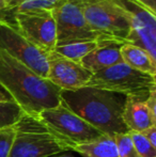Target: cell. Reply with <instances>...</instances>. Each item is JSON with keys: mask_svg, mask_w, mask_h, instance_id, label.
I'll return each instance as SVG.
<instances>
[{"mask_svg": "<svg viewBox=\"0 0 156 157\" xmlns=\"http://www.w3.org/2000/svg\"><path fill=\"white\" fill-rule=\"evenodd\" d=\"M0 86L25 114L33 118L43 110L61 104L60 88L39 76L2 49H0Z\"/></svg>", "mask_w": 156, "mask_h": 157, "instance_id": "cell-1", "label": "cell"}, {"mask_svg": "<svg viewBox=\"0 0 156 157\" xmlns=\"http://www.w3.org/2000/svg\"><path fill=\"white\" fill-rule=\"evenodd\" d=\"M61 104L103 135L113 137L129 132L123 121L126 96L107 90L83 87L61 90Z\"/></svg>", "mask_w": 156, "mask_h": 157, "instance_id": "cell-2", "label": "cell"}, {"mask_svg": "<svg viewBox=\"0 0 156 157\" xmlns=\"http://www.w3.org/2000/svg\"><path fill=\"white\" fill-rule=\"evenodd\" d=\"M14 128L9 157H50L70 151L36 118L24 114Z\"/></svg>", "mask_w": 156, "mask_h": 157, "instance_id": "cell-3", "label": "cell"}, {"mask_svg": "<svg viewBox=\"0 0 156 157\" xmlns=\"http://www.w3.org/2000/svg\"><path fill=\"white\" fill-rule=\"evenodd\" d=\"M86 87L107 90L144 101L151 91L156 89V80L154 76L121 62L94 73Z\"/></svg>", "mask_w": 156, "mask_h": 157, "instance_id": "cell-4", "label": "cell"}, {"mask_svg": "<svg viewBox=\"0 0 156 157\" xmlns=\"http://www.w3.org/2000/svg\"><path fill=\"white\" fill-rule=\"evenodd\" d=\"M36 119L67 145L70 151H73L78 145L91 143L105 136L62 104L55 108L43 110Z\"/></svg>", "mask_w": 156, "mask_h": 157, "instance_id": "cell-5", "label": "cell"}, {"mask_svg": "<svg viewBox=\"0 0 156 157\" xmlns=\"http://www.w3.org/2000/svg\"><path fill=\"white\" fill-rule=\"evenodd\" d=\"M12 19L13 15L9 9L0 17V49L8 52L39 76L47 79V52L28 41L15 28Z\"/></svg>", "mask_w": 156, "mask_h": 157, "instance_id": "cell-6", "label": "cell"}, {"mask_svg": "<svg viewBox=\"0 0 156 157\" xmlns=\"http://www.w3.org/2000/svg\"><path fill=\"white\" fill-rule=\"evenodd\" d=\"M88 25L104 39L127 43L131 32L128 18L112 0H81Z\"/></svg>", "mask_w": 156, "mask_h": 157, "instance_id": "cell-7", "label": "cell"}, {"mask_svg": "<svg viewBox=\"0 0 156 157\" xmlns=\"http://www.w3.org/2000/svg\"><path fill=\"white\" fill-rule=\"evenodd\" d=\"M51 15L57 28L56 46L77 42L109 40L102 37L90 28L83 16L81 0H61Z\"/></svg>", "mask_w": 156, "mask_h": 157, "instance_id": "cell-8", "label": "cell"}, {"mask_svg": "<svg viewBox=\"0 0 156 157\" xmlns=\"http://www.w3.org/2000/svg\"><path fill=\"white\" fill-rule=\"evenodd\" d=\"M124 11L131 25L127 43L144 49L156 63V15L136 0H112Z\"/></svg>", "mask_w": 156, "mask_h": 157, "instance_id": "cell-9", "label": "cell"}, {"mask_svg": "<svg viewBox=\"0 0 156 157\" xmlns=\"http://www.w3.org/2000/svg\"><path fill=\"white\" fill-rule=\"evenodd\" d=\"M13 24L29 42L46 52H52L57 44L56 21L51 12L14 13Z\"/></svg>", "mask_w": 156, "mask_h": 157, "instance_id": "cell-10", "label": "cell"}, {"mask_svg": "<svg viewBox=\"0 0 156 157\" xmlns=\"http://www.w3.org/2000/svg\"><path fill=\"white\" fill-rule=\"evenodd\" d=\"M47 79L61 90H77L88 85L92 73L80 63L74 62L61 55L47 52Z\"/></svg>", "mask_w": 156, "mask_h": 157, "instance_id": "cell-11", "label": "cell"}, {"mask_svg": "<svg viewBox=\"0 0 156 157\" xmlns=\"http://www.w3.org/2000/svg\"><path fill=\"white\" fill-rule=\"evenodd\" d=\"M123 44L125 43L117 40H98L97 47L81 59L80 64L94 74L123 62L120 54V48Z\"/></svg>", "mask_w": 156, "mask_h": 157, "instance_id": "cell-12", "label": "cell"}, {"mask_svg": "<svg viewBox=\"0 0 156 157\" xmlns=\"http://www.w3.org/2000/svg\"><path fill=\"white\" fill-rule=\"evenodd\" d=\"M123 121L129 132H142L152 126H156V116L150 111L146 103L131 97H126Z\"/></svg>", "mask_w": 156, "mask_h": 157, "instance_id": "cell-13", "label": "cell"}, {"mask_svg": "<svg viewBox=\"0 0 156 157\" xmlns=\"http://www.w3.org/2000/svg\"><path fill=\"white\" fill-rule=\"evenodd\" d=\"M120 54L123 62L131 66V68L155 77L156 63L151 59L148 52L141 47L131 43H125L121 46Z\"/></svg>", "mask_w": 156, "mask_h": 157, "instance_id": "cell-14", "label": "cell"}, {"mask_svg": "<svg viewBox=\"0 0 156 157\" xmlns=\"http://www.w3.org/2000/svg\"><path fill=\"white\" fill-rule=\"evenodd\" d=\"M73 151L81 154L82 157H119L115 139L108 136H103L91 143L78 145Z\"/></svg>", "mask_w": 156, "mask_h": 157, "instance_id": "cell-15", "label": "cell"}, {"mask_svg": "<svg viewBox=\"0 0 156 157\" xmlns=\"http://www.w3.org/2000/svg\"><path fill=\"white\" fill-rule=\"evenodd\" d=\"M98 45V41L90 42H77V43L65 44V45L56 46L54 49L55 52L74 61L80 63L81 59L85 58L88 54L93 52Z\"/></svg>", "mask_w": 156, "mask_h": 157, "instance_id": "cell-16", "label": "cell"}, {"mask_svg": "<svg viewBox=\"0 0 156 157\" xmlns=\"http://www.w3.org/2000/svg\"><path fill=\"white\" fill-rule=\"evenodd\" d=\"M25 112L15 101L0 103V129L13 127L23 118Z\"/></svg>", "mask_w": 156, "mask_h": 157, "instance_id": "cell-17", "label": "cell"}, {"mask_svg": "<svg viewBox=\"0 0 156 157\" xmlns=\"http://www.w3.org/2000/svg\"><path fill=\"white\" fill-rule=\"evenodd\" d=\"M61 0H23L14 9H11V13H28V12H52L60 4Z\"/></svg>", "mask_w": 156, "mask_h": 157, "instance_id": "cell-18", "label": "cell"}, {"mask_svg": "<svg viewBox=\"0 0 156 157\" xmlns=\"http://www.w3.org/2000/svg\"><path fill=\"white\" fill-rule=\"evenodd\" d=\"M133 144L140 157H156V147H153L141 132H129Z\"/></svg>", "mask_w": 156, "mask_h": 157, "instance_id": "cell-19", "label": "cell"}, {"mask_svg": "<svg viewBox=\"0 0 156 157\" xmlns=\"http://www.w3.org/2000/svg\"><path fill=\"white\" fill-rule=\"evenodd\" d=\"M117 145L119 157H140L133 144L129 134H120L113 136Z\"/></svg>", "mask_w": 156, "mask_h": 157, "instance_id": "cell-20", "label": "cell"}, {"mask_svg": "<svg viewBox=\"0 0 156 157\" xmlns=\"http://www.w3.org/2000/svg\"><path fill=\"white\" fill-rule=\"evenodd\" d=\"M14 136V126L0 129V157H9Z\"/></svg>", "mask_w": 156, "mask_h": 157, "instance_id": "cell-21", "label": "cell"}, {"mask_svg": "<svg viewBox=\"0 0 156 157\" xmlns=\"http://www.w3.org/2000/svg\"><path fill=\"white\" fill-rule=\"evenodd\" d=\"M146 105L148 106V108L150 109V111L152 112L154 116H156V89L151 91L150 95L148 98L144 101Z\"/></svg>", "mask_w": 156, "mask_h": 157, "instance_id": "cell-22", "label": "cell"}, {"mask_svg": "<svg viewBox=\"0 0 156 157\" xmlns=\"http://www.w3.org/2000/svg\"><path fill=\"white\" fill-rule=\"evenodd\" d=\"M144 137L149 140V142L156 147V126H152V127L148 128L146 130L141 132Z\"/></svg>", "mask_w": 156, "mask_h": 157, "instance_id": "cell-23", "label": "cell"}, {"mask_svg": "<svg viewBox=\"0 0 156 157\" xmlns=\"http://www.w3.org/2000/svg\"><path fill=\"white\" fill-rule=\"evenodd\" d=\"M138 3L148 9L151 13L156 15V0H136Z\"/></svg>", "mask_w": 156, "mask_h": 157, "instance_id": "cell-24", "label": "cell"}, {"mask_svg": "<svg viewBox=\"0 0 156 157\" xmlns=\"http://www.w3.org/2000/svg\"><path fill=\"white\" fill-rule=\"evenodd\" d=\"M13 101V99H12V97L10 96V94L0 86V103H1V101Z\"/></svg>", "mask_w": 156, "mask_h": 157, "instance_id": "cell-25", "label": "cell"}, {"mask_svg": "<svg viewBox=\"0 0 156 157\" xmlns=\"http://www.w3.org/2000/svg\"><path fill=\"white\" fill-rule=\"evenodd\" d=\"M4 1H6V4H8V9H9V10H11V9H14L15 6H17V4L21 3L23 0H4Z\"/></svg>", "mask_w": 156, "mask_h": 157, "instance_id": "cell-26", "label": "cell"}, {"mask_svg": "<svg viewBox=\"0 0 156 157\" xmlns=\"http://www.w3.org/2000/svg\"><path fill=\"white\" fill-rule=\"evenodd\" d=\"M6 9H8L6 2L4 1V0H0V11H3V10H6Z\"/></svg>", "mask_w": 156, "mask_h": 157, "instance_id": "cell-27", "label": "cell"}, {"mask_svg": "<svg viewBox=\"0 0 156 157\" xmlns=\"http://www.w3.org/2000/svg\"><path fill=\"white\" fill-rule=\"evenodd\" d=\"M6 11H8V9H6V10H3V11H0V17L3 16V15L6 13Z\"/></svg>", "mask_w": 156, "mask_h": 157, "instance_id": "cell-28", "label": "cell"}, {"mask_svg": "<svg viewBox=\"0 0 156 157\" xmlns=\"http://www.w3.org/2000/svg\"><path fill=\"white\" fill-rule=\"evenodd\" d=\"M50 157H71V156H50Z\"/></svg>", "mask_w": 156, "mask_h": 157, "instance_id": "cell-29", "label": "cell"}]
</instances>
